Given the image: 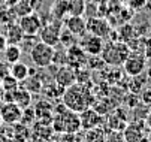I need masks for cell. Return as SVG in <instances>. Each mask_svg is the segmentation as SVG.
Returning a JSON list of instances; mask_svg holds the SVG:
<instances>
[{
  "mask_svg": "<svg viewBox=\"0 0 151 142\" xmlns=\"http://www.w3.org/2000/svg\"><path fill=\"white\" fill-rule=\"evenodd\" d=\"M5 37H6V42H8V44L19 45L21 40H23V37H24V32L21 30L19 24H9Z\"/></svg>",
  "mask_w": 151,
  "mask_h": 142,
  "instance_id": "21",
  "label": "cell"
},
{
  "mask_svg": "<svg viewBox=\"0 0 151 142\" xmlns=\"http://www.w3.org/2000/svg\"><path fill=\"white\" fill-rule=\"evenodd\" d=\"M23 82H24V88L29 90L30 93H39V91H42V87H44V81L35 75L33 69L30 70V75L23 81Z\"/></svg>",
  "mask_w": 151,
  "mask_h": 142,
  "instance_id": "22",
  "label": "cell"
},
{
  "mask_svg": "<svg viewBox=\"0 0 151 142\" xmlns=\"http://www.w3.org/2000/svg\"><path fill=\"white\" fill-rule=\"evenodd\" d=\"M87 32L91 34H96L99 37H106L111 34V26L106 21L105 18H97V16H91L87 19Z\"/></svg>",
  "mask_w": 151,
  "mask_h": 142,
  "instance_id": "12",
  "label": "cell"
},
{
  "mask_svg": "<svg viewBox=\"0 0 151 142\" xmlns=\"http://www.w3.org/2000/svg\"><path fill=\"white\" fill-rule=\"evenodd\" d=\"M148 72H150V75H151V69H150V70H148Z\"/></svg>",
  "mask_w": 151,
  "mask_h": 142,
  "instance_id": "38",
  "label": "cell"
},
{
  "mask_svg": "<svg viewBox=\"0 0 151 142\" xmlns=\"http://www.w3.org/2000/svg\"><path fill=\"white\" fill-rule=\"evenodd\" d=\"M130 47L121 40H109L103 45L100 57L108 66H123L124 60L130 54Z\"/></svg>",
  "mask_w": 151,
  "mask_h": 142,
  "instance_id": "2",
  "label": "cell"
},
{
  "mask_svg": "<svg viewBox=\"0 0 151 142\" xmlns=\"http://www.w3.org/2000/svg\"><path fill=\"white\" fill-rule=\"evenodd\" d=\"M51 124L52 130L57 133H76L81 129L79 114L70 109H64L58 114H54Z\"/></svg>",
  "mask_w": 151,
  "mask_h": 142,
  "instance_id": "3",
  "label": "cell"
},
{
  "mask_svg": "<svg viewBox=\"0 0 151 142\" xmlns=\"http://www.w3.org/2000/svg\"><path fill=\"white\" fill-rule=\"evenodd\" d=\"M127 126V120H126V115H121L118 114V109L108 114V118H106V127L109 130H124V127Z\"/></svg>",
  "mask_w": 151,
  "mask_h": 142,
  "instance_id": "17",
  "label": "cell"
},
{
  "mask_svg": "<svg viewBox=\"0 0 151 142\" xmlns=\"http://www.w3.org/2000/svg\"><path fill=\"white\" fill-rule=\"evenodd\" d=\"M6 45H8V42H6V37L0 34V52H2V51L6 48Z\"/></svg>",
  "mask_w": 151,
  "mask_h": 142,
  "instance_id": "32",
  "label": "cell"
},
{
  "mask_svg": "<svg viewBox=\"0 0 151 142\" xmlns=\"http://www.w3.org/2000/svg\"><path fill=\"white\" fill-rule=\"evenodd\" d=\"M21 48L18 45H12V44H8L6 48L3 49V57H5V62L12 65V63H17L19 62L21 58Z\"/></svg>",
  "mask_w": 151,
  "mask_h": 142,
  "instance_id": "23",
  "label": "cell"
},
{
  "mask_svg": "<svg viewBox=\"0 0 151 142\" xmlns=\"http://www.w3.org/2000/svg\"><path fill=\"white\" fill-rule=\"evenodd\" d=\"M35 114L37 120H52L54 117V106L48 100H40L35 106Z\"/></svg>",
  "mask_w": 151,
  "mask_h": 142,
  "instance_id": "18",
  "label": "cell"
},
{
  "mask_svg": "<svg viewBox=\"0 0 151 142\" xmlns=\"http://www.w3.org/2000/svg\"><path fill=\"white\" fill-rule=\"evenodd\" d=\"M9 142H24V141H21V139H14V141H9Z\"/></svg>",
  "mask_w": 151,
  "mask_h": 142,
  "instance_id": "35",
  "label": "cell"
},
{
  "mask_svg": "<svg viewBox=\"0 0 151 142\" xmlns=\"http://www.w3.org/2000/svg\"><path fill=\"white\" fill-rule=\"evenodd\" d=\"M23 115V108H19L14 102H5L0 108V120L5 121L6 124H17L21 121Z\"/></svg>",
  "mask_w": 151,
  "mask_h": 142,
  "instance_id": "10",
  "label": "cell"
},
{
  "mask_svg": "<svg viewBox=\"0 0 151 142\" xmlns=\"http://www.w3.org/2000/svg\"><path fill=\"white\" fill-rule=\"evenodd\" d=\"M118 34H120V40L121 42H132V39L136 36V32H135V27H132L130 24H126L123 27H120L118 30Z\"/></svg>",
  "mask_w": 151,
  "mask_h": 142,
  "instance_id": "24",
  "label": "cell"
},
{
  "mask_svg": "<svg viewBox=\"0 0 151 142\" xmlns=\"http://www.w3.org/2000/svg\"><path fill=\"white\" fill-rule=\"evenodd\" d=\"M76 39L78 37H75L68 29H64V30H61V33H60V44L63 45V47H70V45H73L75 42H76Z\"/></svg>",
  "mask_w": 151,
  "mask_h": 142,
  "instance_id": "28",
  "label": "cell"
},
{
  "mask_svg": "<svg viewBox=\"0 0 151 142\" xmlns=\"http://www.w3.org/2000/svg\"><path fill=\"white\" fill-rule=\"evenodd\" d=\"M30 60L32 63L37 67V69H45L48 67L51 63H52V55H54V47L42 42V40H39V42L35 44V47L30 49Z\"/></svg>",
  "mask_w": 151,
  "mask_h": 142,
  "instance_id": "4",
  "label": "cell"
},
{
  "mask_svg": "<svg viewBox=\"0 0 151 142\" xmlns=\"http://www.w3.org/2000/svg\"><path fill=\"white\" fill-rule=\"evenodd\" d=\"M123 67L129 76H139L147 67V58L138 51H130V54L124 60Z\"/></svg>",
  "mask_w": 151,
  "mask_h": 142,
  "instance_id": "5",
  "label": "cell"
},
{
  "mask_svg": "<svg viewBox=\"0 0 151 142\" xmlns=\"http://www.w3.org/2000/svg\"><path fill=\"white\" fill-rule=\"evenodd\" d=\"M106 132H108V127H103V126L88 129L85 130L84 141L85 142H106Z\"/></svg>",
  "mask_w": 151,
  "mask_h": 142,
  "instance_id": "20",
  "label": "cell"
},
{
  "mask_svg": "<svg viewBox=\"0 0 151 142\" xmlns=\"http://www.w3.org/2000/svg\"><path fill=\"white\" fill-rule=\"evenodd\" d=\"M79 121H81V129H84V130L103 126V117H102V114H99L91 106L87 108V109H84L82 112H79Z\"/></svg>",
  "mask_w": 151,
  "mask_h": 142,
  "instance_id": "11",
  "label": "cell"
},
{
  "mask_svg": "<svg viewBox=\"0 0 151 142\" xmlns=\"http://www.w3.org/2000/svg\"><path fill=\"white\" fill-rule=\"evenodd\" d=\"M106 142H126L121 130H109L106 132Z\"/></svg>",
  "mask_w": 151,
  "mask_h": 142,
  "instance_id": "30",
  "label": "cell"
},
{
  "mask_svg": "<svg viewBox=\"0 0 151 142\" xmlns=\"http://www.w3.org/2000/svg\"><path fill=\"white\" fill-rule=\"evenodd\" d=\"M84 51L85 54L88 55H100L102 49H103V45H105V40L103 37H99L96 34H91V33H85L82 37H79V44H78Z\"/></svg>",
  "mask_w": 151,
  "mask_h": 142,
  "instance_id": "7",
  "label": "cell"
},
{
  "mask_svg": "<svg viewBox=\"0 0 151 142\" xmlns=\"http://www.w3.org/2000/svg\"><path fill=\"white\" fill-rule=\"evenodd\" d=\"M61 26L63 23H60L58 19L48 24H44L39 32V37L42 42H45L51 47H57L60 44V33H61Z\"/></svg>",
  "mask_w": 151,
  "mask_h": 142,
  "instance_id": "6",
  "label": "cell"
},
{
  "mask_svg": "<svg viewBox=\"0 0 151 142\" xmlns=\"http://www.w3.org/2000/svg\"><path fill=\"white\" fill-rule=\"evenodd\" d=\"M105 62H103V58L100 57V55H90L88 58H87V65L85 66H88L90 69H103L105 67Z\"/></svg>",
  "mask_w": 151,
  "mask_h": 142,
  "instance_id": "29",
  "label": "cell"
},
{
  "mask_svg": "<svg viewBox=\"0 0 151 142\" xmlns=\"http://www.w3.org/2000/svg\"><path fill=\"white\" fill-rule=\"evenodd\" d=\"M145 124H147V127L151 130V111L147 114V118H145Z\"/></svg>",
  "mask_w": 151,
  "mask_h": 142,
  "instance_id": "33",
  "label": "cell"
},
{
  "mask_svg": "<svg viewBox=\"0 0 151 142\" xmlns=\"http://www.w3.org/2000/svg\"><path fill=\"white\" fill-rule=\"evenodd\" d=\"M87 58L88 57H87V54H85V51L78 44H73V45L66 48V65L73 67V69L85 67Z\"/></svg>",
  "mask_w": 151,
  "mask_h": 142,
  "instance_id": "8",
  "label": "cell"
},
{
  "mask_svg": "<svg viewBox=\"0 0 151 142\" xmlns=\"http://www.w3.org/2000/svg\"><path fill=\"white\" fill-rule=\"evenodd\" d=\"M123 2H124V3H127V2H129V0H123Z\"/></svg>",
  "mask_w": 151,
  "mask_h": 142,
  "instance_id": "37",
  "label": "cell"
},
{
  "mask_svg": "<svg viewBox=\"0 0 151 142\" xmlns=\"http://www.w3.org/2000/svg\"><path fill=\"white\" fill-rule=\"evenodd\" d=\"M52 65H55V66H64L66 65V47H63V45H61V48L54 47Z\"/></svg>",
  "mask_w": 151,
  "mask_h": 142,
  "instance_id": "25",
  "label": "cell"
},
{
  "mask_svg": "<svg viewBox=\"0 0 151 142\" xmlns=\"http://www.w3.org/2000/svg\"><path fill=\"white\" fill-rule=\"evenodd\" d=\"M11 102L17 103L19 108H27L30 106L32 102V93L29 90H26L24 87H18L17 90L11 91Z\"/></svg>",
  "mask_w": 151,
  "mask_h": 142,
  "instance_id": "15",
  "label": "cell"
},
{
  "mask_svg": "<svg viewBox=\"0 0 151 142\" xmlns=\"http://www.w3.org/2000/svg\"><path fill=\"white\" fill-rule=\"evenodd\" d=\"M8 73L12 78H15L18 82H23V81L30 75V69H29L27 65L21 63V62H17V63H12L11 65V67L8 69Z\"/></svg>",
  "mask_w": 151,
  "mask_h": 142,
  "instance_id": "19",
  "label": "cell"
},
{
  "mask_svg": "<svg viewBox=\"0 0 151 142\" xmlns=\"http://www.w3.org/2000/svg\"><path fill=\"white\" fill-rule=\"evenodd\" d=\"M63 100L61 102L66 105L68 109L75 111V112H82L84 109H87L91 106V93L88 88H85L84 84H78L75 82L73 85L68 87L63 93Z\"/></svg>",
  "mask_w": 151,
  "mask_h": 142,
  "instance_id": "1",
  "label": "cell"
},
{
  "mask_svg": "<svg viewBox=\"0 0 151 142\" xmlns=\"http://www.w3.org/2000/svg\"><path fill=\"white\" fill-rule=\"evenodd\" d=\"M36 121V114H35V109H32L30 106L24 108L23 109V115H21V121L19 123H23L26 126H30Z\"/></svg>",
  "mask_w": 151,
  "mask_h": 142,
  "instance_id": "27",
  "label": "cell"
},
{
  "mask_svg": "<svg viewBox=\"0 0 151 142\" xmlns=\"http://www.w3.org/2000/svg\"><path fill=\"white\" fill-rule=\"evenodd\" d=\"M127 5L130 6L132 9H135V11H141L147 5V0H129Z\"/></svg>",
  "mask_w": 151,
  "mask_h": 142,
  "instance_id": "31",
  "label": "cell"
},
{
  "mask_svg": "<svg viewBox=\"0 0 151 142\" xmlns=\"http://www.w3.org/2000/svg\"><path fill=\"white\" fill-rule=\"evenodd\" d=\"M123 135H124V141L126 142H139L145 133H144V129L139 123H130L127 124L123 130Z\"/></svg>",
  "mask_w": 151,
  "mask_h": 142,
  "instance_id": "16",
  "label": "cell"
},
{
  "mask_svg": "<svg viewBox=\"0 0 151 142\" xmlns=\"http://www.w3.org/2000/svg\"><path fill=\"white\" fill-rule=\"evenodd\" d=\"M54 81L63 88H68L76 82V70L68 65L60 66L57 69V72L54 73Z\"/></svg>",
  "mask_w": 151,
  "mask_h": 142,
  "instance_id": "13",
  "label": "cell"
},
{
  "mask_svg": "<svg viewBox=\"0 0 151 142\" xmlns=\"http://www.w3.org/2000/svg\"><path fill=\"white\" fill-rule=\"evenodd\" d=\"M139 142H151V139H150V136H144Z\"/></svg>",
  "mask_w": 151,
  "mask_h": 142,
  "instance_id": "34",
  "label": "cell"
},
{
  "mask_svg": "<svg viewBox=\"0 0 151 142\" xmlns=\"http://www.w3.org/2000/svg\"><path fill=\"white\" fill-rule=\"evenodd\" d=\"M21 30L24 32V34H30V36H37L40 29H42V19L37 14L32 12V14H27V15H23L19 16V21H18Z\"/></svg>",
  "mask_w": 151,
  "mask_h": 142,
  "instance_id": "9",
  "label": "cell"
},
{
  "mask_svg": "<svg viewBox=\"0 0 151 142\" xmlns=\"http://www.w3.org/2000/svg\"><path fill=\"white\" fill-rule=\"evenodd\" d=\"M147 3H148V5L151 6V0H147Z\"/></svg>",
  "mask_w": 151,
  "mask_h": 142,
  "instance_id": "36",
  "label": "cell"
},
{
  "mask_svg": "<svg viewBox=\"0 0 151 142\" xmlns=\"http://www.w3.org/2000/svg\"><path fill=\"white\" fill-rule=\"evenodd\" d=\"M64 27L78 39L87 33V21L82 18V15H69V18L64 21Z\"/></svg>",
  "mask_w": 151,
  "mask_h": 142,
  "instance_id": "14",
  "label": "cell"
},
{
  "mask_svg": "<svg viewBox=\"0 0 151 142\" xmlns=\"http://www.w3.org/2000/svg\"><path fill=\"white\" fill-rule=\"evenodd\" d=\"M18 87H19V82H18L15 78H12L9 73L2 78V88H3L5 91H14V90H17Z\"/></svg>",
  "mask_w": 151,
  "mask_h": 142,
  "instance_id": "26",
  "label": "cell"
}]
</instances>
